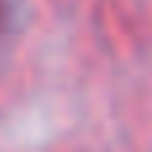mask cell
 <instances>
[{
	"label": "cell",
	"mask_w": 152,
	"mask_h": 152,
	"mask_svg": "<svg viewBox=\"0 0 152 152\" xmlns=\"http://www.w3.org/2000/svg\"><path fill=\"white\" fill-rule=\"evenodd\" d=\"M3 24H5V3L0 0V27H3Z\"/></svg>",
	"instance_id": "obj_1"
}]
</instances>
